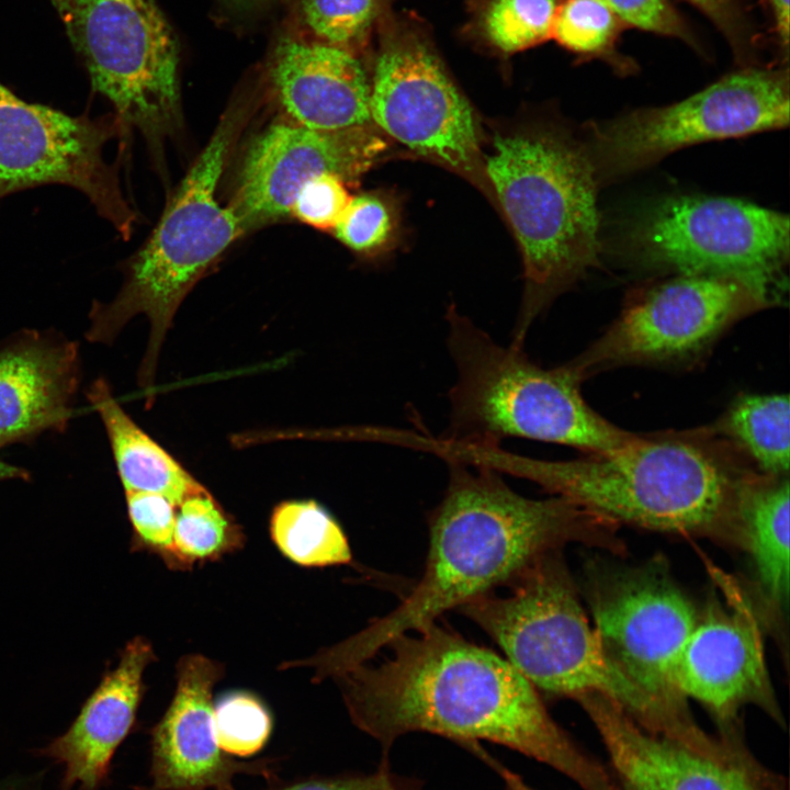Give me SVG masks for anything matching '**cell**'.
Instances as JSON below:
<instances>
[{
  "instance_id": "1",
  "label": "cell",
  "mask_w": 790,
  "mask_h": 790,
  "mask_svg": "<svg viewBox=\"0 0 790 790\" xmlns=\"http://www.w3.org/2000/svg\"><path fill=\"white\" fill-rule=\"evenodd\" d=\"M387 646L384 662L335 678L352 722L385 751L411 732L464 746L488 741L550 766L583 790H622L609 768L557 725L537 689L505 657L436 622Z\"/></svg>"
},
{
  "instance_id": "2",
  "label": "cell",
  "mask_w": 790,
  "mask_h": 790,
  "mask_svg": "<svg viewBox=\"0 0 790 790\" xmlns=\"http://www.w3.org/2000/svg\"><path fill=\"white\" fill-rule=\"evenodd\" d=\"M447 489L428 518L420 578L402 602L363 630L298 662L315 679L336 678L368 663L396 636L419 631L445 611L511 584L548 553L584 542L617 546L611 522L561 496L528 498L485 465L444 460Z\"/></svg>"
},
{
  "instance_id": "3",
  "label": "cell",
  "mask_w": 790,
  "mask_h": 790,
  "mask_svg": "<svg viewBox=\"0 0 790 790\" xmlns=\"http://www.w3.org/2000/svg\"><path fill=\"white\" fill-rule=\"evenodd\" d=\"M467 462L533 482L613 523L742 545V507L759 471L713 426L634 436L550 461L472 447Z\"/></svg>"
},
{
  "instance_id": "4",
  "label": "cell",
  "mask_w": 790,
  "mask_h": 790,
  "mask_svg": "<svg viewBox=\"0 0 790 790\" xmlns=\"http://www.w3.org/2000/svg\"><path fill=\"white\" fill-rule=\"evenodd\" d=\"M484 168L523 258V295L510 343L522 348L534 319L600 263L599 183L584 139L552 121L496 135Z\"/></svg>"
},
{
  "instance_id": "5",
  "label": "cell",
  "mask_w": 790,
  "mask_h": 790,
  "mask_svg": "<svg viewBox=\"0 0 790 790\" xmlns=\"http://www.w3.org/2000/svg\"><path fill=\"white\" fill-rule=\"evenodd\" d=\"M458 610L483 629L537 691L578 700L595 693L644 729L668 737L680 725L607 657L558 551L548 553L510 585Z\"/></svg>"
},
{
  "instance_id": "6",
  "label": "cell",
  "mask_w": 790,
  "mask_h": 790,
  "mask_svg": "<svg viewBox=\"0 0 790 790\" xmlns=\"http://www.w3.org/2000/svg\"><path fill=\"white\" fill-rule=\"evenodd\" d=\"M447 320L456 377L449 392V426L440 439L500 445L506 438H522L587 454L614 449L634 436L587 404L583 381L568 363L542 368L522 348L497 343L454 308Z\"/></svg>"
},
{
  "instance_id": "7",
  "label": "cell",
  "mask_w": 790,
  "mask_h": 790,
  "mask_svg": "<svg viewBox=\"0 0 790 790\" xmlns=\"http://www.w3.org/2000/svg\"><path fill=\"white\" fill-rule=\"evenodd\" d=\"M247 112L232 106L221 119L160 217L147 242L133 256L123 285L108 302H94L86 338L109 345L142 314L149 320L138 383L153 396L158 360L173 317L188 293L245 229L229 206L216 200L226 159Z\"/></svg>"
},
{
  "instance_id": "8",
  "label": "cell",
  "mask_w": 790,
  "mask_h": 790,
  "mask_svg": "<svg viewBox=\"0 0 790 790\" xmlns=\"http://www.w3.org/2000/svg\"><path fill=\"white\" fill-rule=\"evenodd\" d=\"M620 245L642 268L732 279L771 306L787 282L789 217L738 199L672 195L631 217Z\"/></svg>"
},
{
  "instance_id": "9",
  "label": "cell",
  "mask_w": 790,
  "mask_h": 790,
  "mask_svg": "<svg viewBox=\"0 0 790 790\" xmlns=\"http://www.w3.org/2000/svg\"><path fill=\"white\" fill-rule=\"evenodd\" d=\"M788 124V66H754L726 75L679 102L589 122L583 139L601 185L684 147Z\"/></svg>"
},
{
  "instance_id": "10",
  "label": "cell",
  "mask_w": 790,
  "mask_h": 790,
  "mask_svg": "<svg viewBox=\"0 0 790 790\" xmlns=\"http://www.w3.org/2000/svg\"><path fill=\"white\" fill-rule=\"evenodd\" d=\"M94 91L150 144L179 122L178 49L154 0H50Z\"/></svg>"
},
{
  "instance_id": "11",
  "label": "cell",
  "mask_w": 790,
  "mask_h": 790,
  "mask_svg": "<svg viewBox=\"0 0 790 790\" xmlns=\"http://www.w3.org/2000/svg\"><path fill=\"white\" fill-rule=\"evenodd\" d=\"M586 597L613 666L677 722L699 729L672 681L675 658L699 614L665 565L597 563L587 572Z\"/></svg>"
},
{
  "instance_id": "12",
  "label": "cell",
  "mask_w": 790,
  "mask_h": 790,
  "mask_svg": "<svg viewBox=\"0 0 790 790\" xmlns=\"http://www.w3.org/2000/svg\"><path fill=\"white\" fill-rule=\"evenodd\" d=\"M123 129L115 114L71 116L23 101L0 83V200L40 185H68L128 238L136 216L117 167L103 156L105 144Z\"/></svg>"
},
{
  "instance_id": "13",
  "label": "cell",
  "mask_w": 790,
  "mask_h": 790,
  "mask_svg": "<svg viewBox=\"0 0 790 790\" xmlns=\"http://www.w3.org/2000/svg\"><path fill=\"white\" fill-rule=\"evenodd\" d=\"M767 306L735 280L677 274L633 294L606 332L567 363L584 381L619 365L692 359Z\"/></svg>"
},
{
  "instance_id": "14",
  "label": "cell",
  "mask_w": 790,
  "mask_h": 790,
  "mask_svg": "<svg viewBox=\"0 0 790 790\" xmlns=\"http://www.w3.org/2000/svg\"><path fill=\"white\" fill-rule=\"evenodd\" d=\"M370 113L380 132L492 193L473 111L419 35L407 30L385 35Z\"/></svg>"
},
{
  "instance_id": "15",
  "label": "cell",
  "mask_w": 790,
  "mask_h": 790,
  "mask_svg": "<svg viewBox=\"0 0 790 790\" xmlns=\"http://www.w3.org/2000/svg\"><path fill=\"white\" fill-rule=\"evenodd\" d=\"M715 579L723 597L714 596L698 616L675 658L673 685L702 704L722 734L740 733L737 715L747 706L781 724L756 616L733 579L720 573Z\"/></svg>"
},
{
  "instance_id": "16",
  "label": "cell",
  "mask_w": 790,
  "mask_h": 790,
  "mask_svg": "<svg viewBox=\"0 0 790 790\" xmlns=\"http://www.w3.org/2000/svg\"><path fill=\"white\" fill-rule=\"evenodd\" d=\"M386 149L373 124L337 131L273 124L249 146L228 206L246 232L291 213L296 194L313 178L332 174L354 182Z\"/></svg>"
},
{
  "instance_id": "17",
  "label": "cell",
  "mask_w": 790,
  "mask_h": 790,
  "mask_svg": "<svg viewBox=\"0 0 790 790\" xmlns=\"http://www.w3.org/2000/svg\"><path fill=\"white\" fill-rule=\"evenodd\" d=\"M577 702L594 724L622 790H788L782 776L749 752L714 757L655 734L614 702L586 695Z\"/></svg>"
},
{
  "instance_id": "18",
  "label": "cell",
  "mask_w": 790,
  "mask_h": 790,
  "mask_svg": "<svg viewBox=\"0 0 790 790\" xmlns=\"http://www.w3.org/2000/svg\"><path fill=\"white\" fill-rule=\"evenodd\" d=\"M221 676L219 664L203 655L179 661L174 696L151 731V785L139 790H230L238 774H273L268 761H237L221 749L212 702Z\"/></svg>"
},
{
  "instance_id": "19",
  "label": "cell",
  "mask_w": 790,
  "mask_h": 790,
  "mask_svg": "<svg viewBox=\"0 0 790 790\" xmlns=\"http://www.w3.org/2000/svg\"><path fill=\"white\" fill-rule=\"evenodd\" d=\"M79 383L77 342L53 331L11 337L0 348V449L65 430Z\"/></svg>"
},
{
  "instance_id": "20",
  "label": "cell",
  "mask_w": 790,
  "mask_h": 790,
  "mask_svg": "<svg viewBox=\"0 0 790 790\" xmlns=\"http://www.w3.org/2000/svg\"><path fill=\"white\" fill-rule=\"evenodd\" d=\"M268 79L276 101L297 125L337 131L372 124L371 84L352 52L284 37L271 56Z\"/></svg>"
},
{
  "instance_id": "21",
  "label": "cell",
  "mask_w": 790,
  "mask_h": 790,
  "mask_svg": "<svg viewBox=\"0 0 790 790\" xmlns=\"http://www.w3.org/2000/svg\"><path fill=\"white\" fill-rule=\"evenodd\" d=\"M154 659L150 644L131 641L117 666L106 674L70 727L41 755L64 766L60 790H99L111 760L128 734L142 698L143 675Z\"/></svg>"
},
{
  "instance_id": "22",
  "label": "cell",
  "mask_w": 790,
  "mask_h": 790,
  "mask_svg": "<svg viewBox=\"0 0 790 790\" xmlns=\"http://www.w3.org/2000/svg\"><path fill=\"white\" fill-rule=\"evenodd\" d=\"M86 397L104 427L125 493L160 494L178 507L184 499L207 490L137 426L113 396L106 380H94Z\"/></svg>"
},
{
  "instance_id": "23",
  "label": "cell",
  "mask_w": 790,
  "mask_h": 790,
  "mask_svg": "<svg viewBox=\"0 0 790 790\" xmlns=\"http://www.w3.org/2000/svg\"><path fill=\"white\" fill-rule=\"evenodd\" d=\"M742 545L765 601L782 613L789 601V479L760 473L742 507Z\"/></svg>"
},
{
  "instance_id": "24",
  "label": "cell",
  "mask_w": 790,
  "mask_h": 790,
  "mask_svg": "<svg viewBox=\"0 0 790 790\" xmlns=\"http://www.w3.org/2000/svg\"><path fill=\"white\" fill-rule=\"evenodd\" d=\"M713 428L763 474L788 476L790 404L788 395H743Z\"/></svg>"
},
{
  "instance_id": "25",
  "label": "cell",
  "mask_w": 790,
  "mask_h": 790,
  "mask_svg": "<svg viewBox=\"0 0 790 790\" xmlns=\"http://www.w3.org/2000/svg\"><path fill=\"white\" fill-rule=\"evenodd\" d=\"M270 530L279 550L300 565H339L352 560L340 524L314 500L279 504L272 512Z\"/></svg>"
},
{
  "instance_id": "26",
  "label": "cell",
  "mask_w": 790,
  "mask_h": 790,
  "mask_svg": "<svg viewBox=\"0 0 790 790\" xmlns=\"http://www.w3.org/2000/svg\"><path fill=\"white\" fill-rule=\"evenodd\" d=\"M624 26L597 0H564L558 3L551 36L579 59L602 60L617 74L628 76L636 71V65L617 48Z\"/></svg>"
},
{
  "instance_id": "27",
  "label": "cell",
  "mask_w": 790,
  "mask_h": 790,
  "mask_svg": "<svg viewBox=\"0 0 790 790\" xmlns=\"http://www.w3.org/2000/svg\"><path fill=\"white\" fill-rule=\"evenodd\" d=\"M557 7V0H490L481 14L479 30L498 52H521L552 35Z\"/></svg>"
},
{
  "instance_id": "28",
  "label": "cell",
  "mask_w": 790,
  "mask_h": 790,
  "mask_svg": "<svg viewBox=\"0 0 790 790\" xmlns=\"http://www.w3.org/2000/svg\"><path fill=\"white\" fill-rule=\"evenodd\" d=\"M177 508L173 555L180 560L211 558L238 544L237 527L208 490L184 499Z\"/></svg>"
},
{
  "instance_id": "29",
  "label": "cell",
  "mask_w": 790,
  "mask_h": 790,
  "mask_svg": "<svg viewBox=\"0 0 790 790\" xmlns=\"http://www.w3.org/2000/svg\"><path fill=\"white\" fill-rule=\"evenodd\" d=\"M379 7L380 0H298L297 37L351 52L368 36Z\"/></svg>"
},
{
  "instance_id": "30",
  "label": "cell",
  "mask_w": 790,
  "mask_h": 790,
  "mask_svg": "<svg viewBox=\"0 0 790 790\" xmlns=\"http://www.w3.org/2000/svg\"><path fill=\"white\" fill-rule=\"evenodd\" d=\"M217 743L227 755L250 756L268 741L272 721L269 711L255 696L234 692L214 707Z\"/></svg>"
},
{
  "instance_id": "31",
  "label": "cell",
  "mask_w": 790,
  "mask_h": 790,
  "mask_svg": "<svg viewBox=\"0 0 790 790\" xmlns=\"http://www.w3.org/2000/svg\"><path fill=\"white\" fill-rule=\"evenodd\" d=\"M332 230L350 249L364 255L375 253L393 238L395 219L383 199L365 193L351 198Z\"/></svg>"
},
{
  "instance_id": "32",
  "label": "cell",
  "mask_w": 790,
  "mask_h": 790,
  "mask_svg": "<svg viewBox=\"0 0 790 790\" xmlns=\"http://www.w3.org/2000/svg\"><path fill=\"white\" fill-rule=\"evenodd\" d=\"M624 25L680 40L701 52L695 33L670 0H597Z\"/></svg>"
},
{
  "instance_id": "33",
  "label": "cell",
  "mask_w": 790,
  "mask_h": 790,
  "mask_svg": "<svg viewBox=\"0 0 790 790\" xmlns=\"http://www.w3.org/2000/svg\"><path fill=\"white\" fill-rule=\"evenodd\" d=\"M685 1L703 13L721 32L741 68L758 66V35L741 0Z\"/></svg>"
},
{
  "instance_id": "34",
  "label": "cell",
  "mask_w": 790,
  "mask_h": 790,
  "mask_svg": "<svg viewBox=\"0 0 790 790\" xmlns=\"http://www.w3.org/2000/svg\"><path fill=\"white\" fill-rule=\"evenodd\" d=\"M351 198L341 179L332 174H323L313 178L301 188L291 213L312 227L334 229Z\"/></svg>"
},
{
  "instance_id": "35",
  "label": "cell",
  "mask_w": 790,
  "mask_h": 790,
  "mask_svg": "<svg viewBox=\"0 0 790 790\" xmlns=\"http://www.w3.org/2000/svg\"><path fill=\"white\" fill-rule=\"evenodd\" d=\"M126 505L132 526L140 540L173 555L177 507L165 496L147 492H127Z\"/></svg>"
},
{
  "instance_id": "36",
  "label": "cell",
  "mask_w": 790,
  "mask_h": 790,
  "mask_svg": "<svg viewBox=\"0 0 790 790\" xmlns=\"http://www.w3.org/2000/svg\"><path fill=\"white\" fill-rule=\"evenodd\" d=\"M235 790V789H230ZM280 790H411L398 780L388 768L386 760L370 775L343 776L337 778L309 779Z\"/></svg>"
},
{
  "instance_id": "37",
  "label": "cell",
  "mask_w": 790,
  "mask_h": 790,
  "mask_svg": "<svg viewBox=\"0 0 790 790\" xmlns=\"http://www.w3.org/2000/svg\"><path fill=\"white\" fill-rule=\"evenodd\" d=\"M774 18L780 50L788 60L789 52V0H767Z\"/></svg>"
},
{
  "instance_id": "38",
  "label": "cell",
  "mask_w": 790,
  "mask_h": 790,
  "mask_svg": "<svg viewBox=\"0 0 790 790\" xmlns=\"http://www.w3.org/2000/svg\"><path fill=\"white\" fill-rule=\"evenodd\" d=\"M470 748L473 753L475 752L476 755H479L482 759L489 764L496 772H498V775L503 778L505 782L506 790H537L526 783L519 775L512 772L508 768L504 767L500 763L488 756L487 753H485L481 747H478V744H475Z\"/></svg>"
},
{
  "instance_id": "39",
  "label": "cell",
  "mask_w": 790,
  "mask_h": 790,
  "mask_svg": "<svg viewBox=\"0 0 790 790\" xmlns=\"http://www.w3.org/2000/svg\"><path fill=\"white\" fill-rule=\"evenodd\" d=\"M236 1H244V2H247V1H253V0H236Z\"/></svg>"
}]
</instances>
